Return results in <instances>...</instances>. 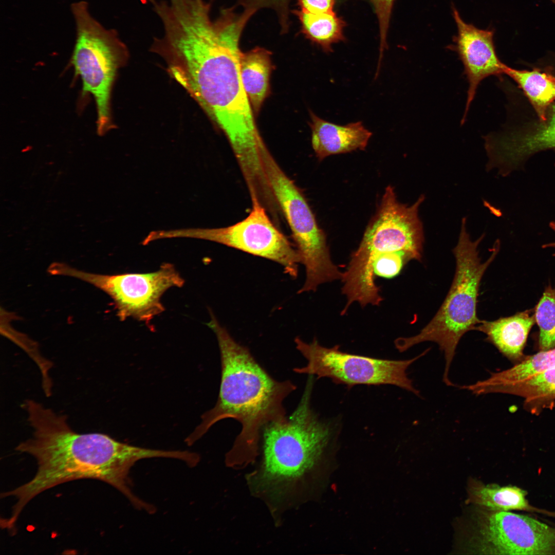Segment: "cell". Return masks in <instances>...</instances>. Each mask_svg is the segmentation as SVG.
Listing matches in <instances>:
<instances>
[{"label":"cell","mask_w":555,"mask_h":555,"mask_svg":"<svg viewBox=\"0 0 555 555\" xmlns=\"http://www.w3.org/2000/svg\"><path fill=\"white\" fill-rule=\"evenodd\" d=\"M248 23L232 12L215 20L207 11L191 12L174 22L156 47L169 73L223 132L244 165L258 160L265 144L240 77V41Z\"/></svg>","instance_id":"6da1fadb"},{"label":"cell","mask_w":555,"mask_h":555,"mask_svg":"<svg viewBox=\"0 0 555 555\" xmlns=\"http://www.w3.org/2000/svg\"><path fill=\"white\" fill-rule=\"evenodd\" d=\"M23 407L33 435L16 450L33 456L38 469L30 480L1 493V498H16L7 519L8 524L15 525L25 506L39 494L79 479L104 482L123 493L136 508H146L147 504L135 496L129 487V471L140 459L168 457L169 451L131 446L102 433H77L69 427L66 415L30 399L25 401Z\"/></svg>","instance_id":"7a4b0ae2"},{"label":"cell","mask_w":555,"mask_h":555,"mask_svg":"<svg viewBox=\"0 0 555 555\" xmlns=\"http://www.w3.org/2000/svg\"><path fill=\"white\" fill-rule=\"evenodd\" d=\"M210 314L207 325L216 336L220 355L219 392L214 407L202 414L201 422L185 441L192 445L217 422L231 418L241 424L237 446L251 449L267 424L286 417L284 400L297 386L290 380L273 378L211 310Z\"/></svg>","instance_id":"3957f363"},{"label":"cell","mask_w":555,"mask_h":555,"mask_svg":"<svg viewBox=\"0 0 555 555\" xmlns=\"http://www.w3.org/2000/svg\"><path fill=\"white\" fill-rule=\"evenodd\" d=\"M484 236V234L472 241L466 230V218L462 219L458 241L453 250L456 261L454 277L443 302L418 334L399 338L395 341L396 348L400 352L422 342L436 343L444 354L442 378L448 386L453 385L450 380L449 371L460 339L467 332L475 330L482 321L476 311L480 283L499 249L497 240L490 256L482 262L477 249Z\"/></svg>","instance_id":"277c9868"},{"label":"cell","mask_w":555,"mask_h":555,"mask_svg":"<svg viewBox=\"0 0 555 555\" xmlns=\"http://www.w3.org/2000/svg\"><path fill=\"white\" fill-rule=\"evenodd\" d=\"M314 378L308 375L292 414L267 424L262 430L267 479L288 482L300 478L317 464L338 428L333 421L321 419L311 408Z\"/></svg>","instance_id":"5b68a950"},{"label":"cell","mask_w":555,"mask_h":555,"mask_svg":"<svg viewBox=\"0 0 555 555\" xmlns=\"http://www.w3.org/2000/svg\"><path fill=\"white\" fill-rule=\"evenodd\" d=\"M71 10L77 38L70 62L82 82L81 97L93 96L96 102L97 132L101 136L114 127L110 96L117 69L126 58V49L115 30L104 28L90 14L84 1L76 2Z\"/></svg>","instance_id":"8992f818"},{"label":"cell","mask_w":555,"mask_h":555,"mask_svg":"<svg viewBox=\"0 0 555 555\" xmlns=\"http://www.w3.org/2000/svg\"><path fill=\"white\" fill-rule=\"evenodd\" d=\"M262 162L271 191L290 229L301 263L305 267L306 280L298 293L316 291L322 284L341 279L342 273L331 259L325 233L301 190L268 149L262 154Z\"/></svg>","instance_id":"52a82bcc"},{"label":"cell","mask_w":555,"mask_h":555,"mask_svg":"<svg viewBox=\"0 0 555 555\" xmlns=\"http://www.w3.org/2000/svg\"><path fill=\"white\" fill-rule=\"evenodd\" d=\"M48 271L53 275L77 278L94 285L112 298L120 321L132 318L147 326L155 317L165 310L161 302L163 293L171 287H182L185 282L171 263H163L157 271L143 273L97 274L61 263H52Z\"/></svg>","instance_id":"ba28073f"},{"label":"cell","mask_w":555,"mask_h":555,"mask_svg":"<svg viewBox=\"0 0 555 555\" xmlns=\"http://www.w3.org/2000/svg\"><path fill=\"white\" fill-rule=\"evenodd\" d=\"M296 348L306 359L307 364L293 371L301 374L328 378L336 384L352 387L358 384L397 386L420 396L407 370L410 366L430 350L425 349L412 359L403 360L382 359L343 352L339 345L328 348L320 345L314 338L307 343L301 338L294 339Z\"/></svg>","instance_id":"9c48e42d"},{"label":"cell","mask_w":555,"mask_h":555,"mask_svg":"<svg viewBox=\"0 0 555 555\" xmlns=\"http://www.w3.org/2000/svg\"><path fill=\"white\" fill-rule=\"evenodd\" d=\"M424 198L421 195L411 206L403 204L398 200L393 188L388 186L357 253L372 257L386 252L404 251L413 260L421 261L424 233L418 209Z\"/></svg>","instance_id":"30bf717a"},{"label":"cell","mask_w":555,"mask_h":555,"mask_svg":"<svg viewBox=\"0 0 555 555\" xmlns=\"http://www.w3.org/2000/svg\"><path fill=\"white\" fill-rule=\"evenodd\" d=\"M251 201V210L243 220L226 227L200 230L195 234L274 261L283 267L286 273L296 278L301 263L297 249L272 221L258 200Z\"/></svg>","instance_id":"8fae6325"},{"label":"cell","mask_w":555,"mask_h":555,"mask_svg":"<svg viewBox=\"0 0 555 555\" xmlns=\"http://www.w3.org/2000/svg\"><path fill=\"white\" fill-rule=\"evenodd\" d=\"M476 550L490 554H555V528L528 516L489 509L477 520Z\"/></svg>","instance_id":"7c38bea8"},{"label":"cell","mask_w":555,"mask_h":555,"mask_svg":"<svg viewBox=\"0 0 555 555\" xmlns=\"http://www.w3.org/2000/svg\"><path fill=\"white\" fill-rule=\"evenodd\" d=\"M453 17L457 28L455 49L463 64L468 82L462 124L479 83L488 77L504 73L506 65L496 54L492 30L480 29L467 23L456 9H453Z\"/></svg>","instance_id":"4fadbf2b"},{"label":"cell","mask_w":555,"mask_h":555,"mask_svg":"<svg viewBox=\"0 0 555 555\" xmlns=\"http://www.w3.org/2000/svg\"><path fill=\"white\" fill-rule=\"evenodd\" d=\"M551 105L543 118L526 130L497 135L494 143L495 155L505 172L511 173L523 169L527 160L538 153L555 151V103Z\"/></svg>","instance_id":"5bb4252c"},{"label":"cell","mask_w":555,"mask_h":555,"mask_svg":"<svg viewBox=\"0 0 555 555\" xmlns=\"http://www.w3.org/2000/svg\"><path fill=\"white\" fill-rule=\"evenodd\" d=\"M311 145L319 160L336 154L364 150L372 133L361 121L341 125L325 120L309 112Z\"/></svg>","instance_id":"9a60e30c"},{"label":"cell","mask_w":555,"mask_h":555,"mask_svg":"<svg viewBox=\"0 0 555 555\" xmlns=\"http://www.w3.org/2000/svg\"><path fill=\"white\" fill-rule=\"evenodd\" d=\"M531 311L525 310L493 321L482 320L475 330L485 334L486 340L505 357L517 363L525 357L523 349L529 332L535 322L534 314H530Z\"/></svg>","instance_id":"2e32d148"},{"label":"cell","mask_w":555,"mask_h":555,"mask_svg":"<svg viewBox=\"0 0 555 555\" xmlns=\"http://www.w3.org/2000/svg\"><path fill=\"white\" fill-rule=\"evenodd\" d=\"M271 52L256 46L243 52L240 59L242 84L254 115H258L270 91L269 80L272 70Z\"/></svg>","instance_id":"e0dca14e"},{"label":"cell","mask_w":555,"mask_h":555,"mask_svg":"<svg viewBox=\"0 0 555 555\" xmlns=\"http://www.w3.org/2000/svg\"><path fill=\"white\" fill-rule=\"evenodd\" d=\"M494 393L517 396L524 400V408L539 415L555 405V367L523 380L497 387Z\"/></svg>","instance_id":"ac0fdd59"},{"label":"cell","mask_w":555,"mask_h":555,"mask_svg":"<svg viewBox=\"0 0 555 555\" xmlns=\"http://www.w3.org/2000/svg\"><path fill=\"white\" fill-rule=\"evenodd\" d=\"M555 367V347L540 350L525 357L513 366L496 373L484 380L471 384L470 390L476 395L494 393L498 387L517 382Z\"/></svg>","instance_id":"d6986e66"},{"label":"cell","mask_w":555,"mask_h":555,"mask_svg":"<svg viewBox=\"0 0 555 555\" xmlns=\"http://www.w3.org/2000/svg\"><path fill=\"white\" fill-rule=\"evenodd\" d=\"M300 22L302 33L325 52L332 51V45L345 40V23L335 12L320 14L291 10Z\"/></svg>","instance_id":"ffe728a7"},{"label":"cell","mask_w":555,"mask_h":555,"mask_svg":"<svg viewBox=\"0 0 555 555\" xmlns=\"http://www.w3.org/2000/svg\"><path fill=\"white\" fill-rule=\"evenodd\" d=\"M504 73L521 87L534 107L540 119L555 101V77L538 69L520 70L506 65Z\"/></svg>","instance_id":"44dd1931"},{"label":"cell","mask_w":555,"mask_h":555,"mask_svg":"<svg viewBox=\"0 0 555 555\" xmlns=\"http://www.w3.org/2000/svg\"><path fill=\"white\" fill-rule=\"evenodd\" d=\"M526 491L516 486L484 485L473 481L469 486V501L494 510H531Z\"/></svg>","instance_id":"7402d4cb"},{"label":"cell","mask_w":555,"mask_h":555,"mask_svg":"<svg viewBox=\"0 0 555 555\" xmlns=\"http://www.w3.org/2000/svg\"><path fill=\"white\" fill-rule=\"evenodd\" d=\"M535 321L539 327L540 350L555 347V288L547 286L535 307Z\"/></svg>","instance_id":"603a6c76"},{"label":"cell","mask_w":555,"mask_h":555,"mask_svg":"<svg viewBox=\"0 0 555 555\" xmlns=\"http://www.w3.org/2000/svg\"><path fill=\"white\" fill-rule=\"evenodd\" d=\"M413 260L407 252L398 251L382 254L375 259L372 264V271L376 276L391 279L398 275L404 265Z\"/></svg>","instance_id":"cb8c5ba5"},{"label":"cell","mask_w":555,"mask_h":555,"mask_svg":"<svg viewBox=\"0 0 555 555\" xmlns=\"http://www.w3.org/2000/svg\"><path fill=\"white\" fill-rule=\"evenodd\" d=\"M376 14L380 35V59L387 46V35L395 0H371Z\"/></svg>","instance_id":"d4e9b609"},{"label":"cell","mask_w":555,"mask_h":555,"mask_svg":"<svg viewBox=\"0 0 555 555\" xmlns=\"http://www.w3.org/2000/svg\"><path fill=\"white\" fill-rule=\"evenodd\" d=\"M300 10L313 14L334 11L337 0H295Z\"/></svg>","instance_id":"484cf974"},{"label":"cell","mask_w":555,"mask_h":555,"mask_svg":"<svg viewBox=\"0 0 555 555\" xmlns=\"http://www.w3.org/2000/svg\"><path fill=\"white\" fill-rule=\"evenodd\" d=\"M549 226L550 228L552 230L555 231V221H551V222H550ZM542 247L543 248L551 247V248H555V242L549 243H548V244H544V245L542 246Z\"/></svg>","instance_id":"4316f807"},{"label":"cell","mask_w":555,"mask_h":555,"mask_svg":"<svg viewBox=\"0 0 555 555\" xmlns=\"http://www.w3.org/2000/svg\"><path fill=\"white\" fill-rule=\"evenodd\" d=\"M554 4H555V0H550Z\"/></svg>","instance_id":"83f0119b"}]
</instances>
